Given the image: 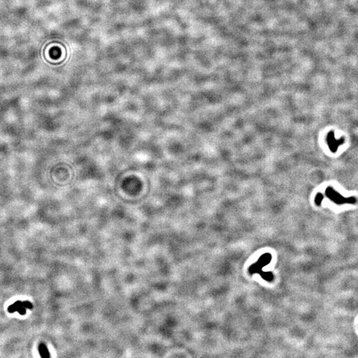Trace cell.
Returning a JSON list of instances; mask_svg holds the SVG:
<instances>
[{"label":"cell","instance_id":"6da1fadb","mask_svg":"<svg viewBox=\"0 0 358 358\" xmlns=\"http://www.w3.org/2000/svg\"><path fill=\"white\" fill-rule=\"evenodd\" d=\"M326 194L330 200H332L334 202L337 204H342V203H354L356 200L354 198H344L340 194L338 193L337 192L331 188L328 187L326 190Z\"/></svg>","mask_w":358,"mask_h":358},{"label":"cell","instance_id":"7a4b0ae2","mask_svg":"<svg viewBox=\"0 0 358 358\" xmlns=\"http://www.w3.org/2000/svg\"><path fill=\"white\" fill-rule=\"evenodd\" d=\"M32 308L33 305L29 302L17 301L8 308V311L11 313L17 311L20 314L23 315L26 313V309H32Z\"/></svg>","mask_w":358,"mask_h":358},{"label":"cell","instance_id":"3957f363","mask_svg":"<svg viewBox=\"0 0 358 358\" xmlns=\"http://www.w3.org/2000/svg\"><path fill=\"white\" fill-rule=\"evenodd\" d=\"M327 142L330 150H331L332 152L335 153L336 152L339 145H340L341 144L343 143V140H336L334 137V132L331 131V132H330L328 134Z\"/></svg>","mask_w":358,"mask_h":358},{"label":"cell","instance_id":"277c9868","mask_svg":"<svg viewBox=\"0 0 358 358\" xmlns=\"http://www.w3.org/2000/svg\"><path fill=\"white\" fill-rule=\"evenodd\" d=\"M39 350L40 355L41 357H49L48 351L47 350V347L45 346L44 344H40L39 347Z\"/></svg>","mask_w":358,"mask_h":358},{"label":"cell","instance_id":"5b68a950","mask_svg":"<svg viewBox=\"0 0 358 358\" xmlns=\"http://www.w3.org/2000/svg\"><path fill=\"white\" fill-rule=\"evenodd\" d=\"M323 198H324V196H323V195L321 193H318V194H317V195L316 196V198H315V202H316V204L317 205H320L321 202L322 201Z\"/></svg>","mask_w":358,"mask_h":358}]
</instances>
